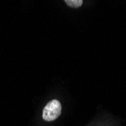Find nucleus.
Instances as JSON below:
<instances>
[{
  "mask_svg": "<svg viewBox=\"0 0 126 126\" xmlns=\"http://www.w3.org/2000/svg\"><path fill=\"white\" fill-rule=\"evenodd\" d=\"M62 107L58 100H51L46 104L42 111V119L47 122H52L58 119L61 114Z\"/></svg>",
  "mask_w": 126,
  "mask_h": 126,
  "instance_id": "obj_1",
  "label": "nucleus"
},
{
  "mask_svg": "<svg viewBox=\"0 0 126 126\" xmlns=\"http://www.w3.org/2000/svg\"><path fill=\"white\" fill-rule=\"evenodd\" d=\"M64 2L69 7L73 8H78L81 7L83 4L82 0H65Z\"/></svg>",
  "mask_w": 126,
  "mask_h": 126,
  "instance_id": "obj_2",
  "label": "nucleus"
}]
</instances>
